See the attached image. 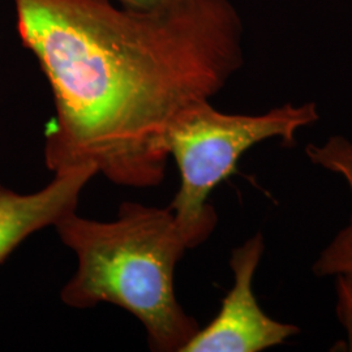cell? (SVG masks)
<instances>
[{
    "label": "cell",
    "instance_id": "6da1fadb",
    "mask_svg": "<svg viewBox=\"0 0 352 352\" xmlns=\"http://www.w3.org/2000/svg\"><path fill=\"white\" fill-rule=\"evenodd\" d=\"M17 32L50 84L45 140L55 174L91 167L118 186L164 182V131L184 106L212 100L244 63L231 0L136 10L113 0H13Z\"/></svg>",
    "mask_w": 352,
    "mask_h": 352
},
{
    "label": "cell",
    "instance_id": "7a4b0ae2",
    "mask_svg": "<svg viewBox=\"0 0 352 352\" xmlns=\"http://www.w3.org/2000/svg\"><path fill=\"white\" fill-rule=\"evenodd\" d=\"M54 227L77 258L60 292L65 305L113 304L142 324L151 350L183 352L200 325L176 298V266L189 247L168 206L126 201L113 221L74 212Z\"/></svg>",
    "mask_w": 352,
    "mask_h": 352
},
{
    "label": "cell",
    "instance_id": "3957f363",
    "mask_svg": "<svg viewBox=\"0 0 352 352\" xmlns=\"http://www.w3.org/2000/svg\"><path fill=\"white\" fill-rule=\"evenodd\" d=\"M320 120L314 102L286 103L258 115L226 113L210 100L184 106L164 131V146L175 160L180 187L168 205L189 250L209 239L218 217L209 196L236 171L245 151L267 140L294 144L296 133Z\"/></svg>",
    "mask_w": 352,
    "mask_h": 352
},
{
    "label": "cell",
    "instance_id": "277c9868",
    "mask_svg": "<svg viewBox=\"0 0 352 352\" xmlns=\"http://www.w3.org/2000/svg\"><path fill=\"white\" fill-rule=\"evenodd\" d=\"M265 240L254 234L230 257L234 283L218 315L200 327L183 352H260L286 343L300 327L266 315L253 292V279L264 256Z\"/></svg>",
    "mask_w": 352,
    "mask_h": 352
},
{
    "label": "cell",
    "instance_id": "5b68a950",
    "mask_svg": "<svg viewBox=\"0 0 352 352\" xmlns=\"http://www.w3.org/2000/svg\"><path fill=\"white\" fill-rule=\"evenodd\" d=\"M96 175L94 168L80 167L55 174L45 188L26 195L0 184V264L26 238L76 212L82 189Z\"/></svg>",
    "mask_w": 352,
    "mask_h": 352
},
{
    "label": "cell",
    "instance_id": "8992f818",
    "mask_svg": "<svg viewBox=\"0 0 352 352\" xmlns=\"http://www.w3.org/2000/svg\"><path fill=\"white\" fill-rule=\"evenodd\" d=\"M305 154L312 164L342 176L352 196V140L333 136L321 145L309 144ZM316 277L344 278L352 283V214L350 221L316 258Z\"/></svg>",
    "mask_w": 352,
    "mask_h": 352
},
{
    "label": "cell",
    "instance_id": "52a82bcc",
    "mask_svg": "<svg viewBox=\"0 0 352 352\" xmlns=\"http://www.w3.org/2000/svg\"><path fill=\"white\" fill-rule=\"evenodd\" d=\"M337 279V314L347 333L349 351H352V283L344 278Z\"/></svg>",
    "mask_w": 352,
    "mask_h": 352
},
{
    "label": "cell",
    "instance_id": "ba28073f",
    "mask_svg": "<svg viewBox=\"0 0 352 352\" xmlns=\"http://www.w3.org/2000/svg\"><path fill=\"white\" fill-rule=\"evenodd\" d=\"M120 6L136 8V10H151L157 7H162L174 0H116Z\"/></svg>",
    "mask_w": 352,
    "mask_h": 352
}]
</instances>
